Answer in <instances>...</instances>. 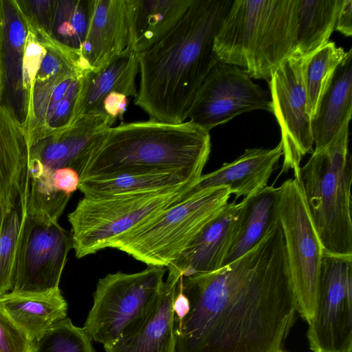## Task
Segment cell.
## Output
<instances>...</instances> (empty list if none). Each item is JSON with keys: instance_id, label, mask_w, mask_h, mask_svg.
I'll use <instances>...</instances> for the list:
<instances>
[{"instance_id": "34", "label": "cell", "mask_w": 352, "mask_h": 352, "mask_svg": "<svg viewBox=\"0 0 352 352\" xmlns=\"http://www.w3.org/2000/svg\"><path fill=\"white\" fill-rule=\"evenodd\" d=\"M128 97L118 92L109 94L103 100L101 111L114 118H122L128 104Z\"/></svg>"}, {"instance_id": "13", "label": "cell", "mask_w": 352, "mask_h": 352, "mask_svg": "<svg viewBox=\"0 0 352 352\" xmlns=\"http://www.w3.org/2000/svg\"><path fill=\"white\" fill-rule=\"evenodd\" d=\"M264 110L272 113L267 91L243 69L218 61L197 90L186 116L210 131L243 113Z\"/></svg>"}, {"instance_id": "4", "label": "cell", "mask_w": 352, "mask_h": 352, "mask_svg": "<svg viewBox=\"0 0 352 352\" xmlns=\"http://www.w3.org/2000/svg\"><path fill=\"white\" fill-rule=\"evenodd\" d=\"M298 0H232L216 34L219 61L269 80L296 47Z\"/></svg>"}, {"instance_id": "30", "label": "cell", "mask_w": 352, "mask_h": 352, "mask_svg": "<svg viewBox=\"0 0 352 352\" xmlns=\"http://www.w3.org/2000/svg\"><path fill=\"white\" fill-rule=\"evenodd\" d=\"M25 201V192H22L15 204L7 211L0 233V296L12 289Z\"/></svg>"}, {"instance_id": "31", "label": "cell", "mask_w": 352, "mask_h": 352, "mask_svg": "<svg viewBox=\"0 0 352 352\" xmlns=\"http://www.w3.org/2000/svg\"><path fill=\"white\" fill-rule=\"evenodd\" d=\"M33 352H96L92 340L83 327L66 317L34 340Z\"/></svg>"}, {"instance_id": "28", "label": "cell", "mask_w": 352, "mask_h": 352, "mask_svg": "<svg viewBox=\"0 0 352 352\" xmlns=\"http://www.w3.org/2000/svg\"><path fill=\"white\" fill-rule=\"evenodd\" d=\"M90 1H56L52 16L50 36L79 58L89 25Z\"/></svg>"}, {"instance_id": "17", "label": "cell", "mask_w": 352, "mask_h": 352, "mask_svg": "<svg viewBox=\"0 0 352 352\" xmlns=\"http://www.w3.org/2000/svg\"><path fill=\"white\" fill-rule=\"evenodd\" d=\"M241 207V201L228 202L178 259L167 267L168 274L186 277L222 267L236 235Z\"/></svg>"}, {"instance_id": "23", "label": "cell", "mask_w": 352, "mask_h": 352, "mask_svg": "<svg viewBox=\"0 0 352 352\" xmlns=\"http://www.w3.org/2000/svg\"><path fill=\"white\" fill-rule=\"evenodd\" d=\"M138 72V54L129 47L104 68L88 72L85 77L75 120L85 114L102 112L104 99L113 92L135 98L138 94L135 79Z\"/></svg>"}, {"instance_id": "32", "label": "cell", "mask_w": 352, "mask_h": 352, "mask_svg": "<svg viewBox=\"0 0 352 352\" xmlns=\"http://www.w3.org/2000/svg\"><path fill=\"white\" fill-rule=\"evenodd\" d=\"M34 342L0 307V351L33 352Z\"/></svg>"}, {"instance_id": "7", "label": "cell", "mask_w": 352, "mask_h": 352, "mask_svg": "<svg viewBox=\"0 0 352 352\" xmlns=\"http://www.w3.org/2000/svg\"><path fill=\"white\" fill-rule=\"evenodd\" d=\"M197 182L147 193L84 197L68 214L76 256L110 248L120 236L180 201Z\"/></svg>"}, {"instance_id": "27", "label": "cell", "mask_w": 352, "mask_h": 352, "mask_svg": "<svg viewBox=\"0 0 352 352\" xmlns=\"http://www.w3.org/2000/svg\"><path fill=\"white\" fill-rule=\"evenodd\" d=\"M340 0H298L294 55L305 58L329 41Z\"/></svg>"}, {"instance_id": "10", "label": "cell", "mask_w": 352, "mask_h": 352, "mask_svg": "<svg viewBox=\"0 0 352 352\" xmlns=\"http://www.w3.org/2000/svg\"><path fill=\"white\" fill-rule=\"evenodd\" d=\"M307 323L312 352L352 351V255L324 251L315 314Z\"/></svg>"}, {"instance_id": "35", "label": "cell", "mask_w": 352, "mask_h": 352, "mask_svg": "<svg viewBox=\"0 0 352 352\" xmlns=\"http://www.w3.org/2000/svg\"><path fill=\"white\" fill-rule=\"evenodd\" d=\"M334 30L349 37L352 35V0H340Z\"/></svg>"}, {"instance_id": "39", "label": "cell", "mask_w": 352, "mask_h": 352, "mask_svg": "<svg viewBox=\"0 0 352 352\" xmlns=\"http://www.w3.org/2000/svg\"><path fill=\"white\" fill-rule=\"evenodd\" d=\"M1 352V351H0Z\"/></svg>"}, {"instance_id": "21", "label": "cell", "mask_w": 352, "mask_h": 352, "mask_svg": "<svg viewBox=\"0 0 352 352\" xmlns=\"http://www.w3.org/2000/svg\"><path fill=\"white\" fill-rule=\"evenodd\" d=\"M192 0H126L129 48L140 54L164 37Z\"/></svg>"}, {"instance_id": "16", "label": "cell", "mask_w": 352, "mask_h": 352, "mask_svg": "<svg viewBox=\"0 0 352 352\" xmlns=\"http://www.w3.org/2000/svg\"><path fill=\"white\" fill-rule=\"evenodd\" d=\"M3 10L4 90L1 104L9 109L28 133L32 104L24 91L23 73L30 22L19 1H3Z\"/></svg>"}, {"instance_id": "29", "label": "cell", "mask_w": 352, "mask_h": 352, "mask_svg": "<svg viewBox=\"0 0 352 352\" xmlns=\"http://www.w3.org/2000/svg\"><path fill=\"white\" fill-rule=\"evenodd\" d=\"M346 52L333 41L304 58L303 78L311 118Z\"/></svg>"}, {"instance_id": "12", "label": "cell", "mask_w": 352, "mask_h": 352, "mask_svg": "<svg viewBox=\"0 0 352 352\" xmlns=\"http://www.w3.org/2000/svg\"><path fill=\"white\" fill-rule=\"evenodd\" d=\"M304 58L292 55L268 80L272 113L280 126L283 162L281 173L292 170L299 181L302 157L313 152L311 118L303 78Z\"/></svg>"}, {"instance_id": "1", "label": "cell", "mask_w": 352, "mask_h": 352, "mask_svg": "<svg viewBox=\"0 0 352 352\" xmlns=\"http://www.w3.org/2000/svg\"><path fill=\"white\" fill-rule=\"evenodd\" d=\"M186 314L174 318L175 352H282L296 311L278 221L239 258L181 277Z\"/></svg>"}, {"instance_id": "15", "label": "cell", "mask_w": 352, "mask_h": 352, "mask_svg": "<svg viewBox=\"0 0 352 352\" xmlns=\"http://www.w3.org/2000/svg\"><path fill=\"white\" fill-rule=\"evenodd\" d=\"M129 45L126 0H91L87 34L80 50L86 71L104 68Z\"/></svg>"}, {"instance_id": "26", "label": "cell", "mask_w": 352, "mask_h": 352, "mask_svg": "<svg viewBox=\"0 0 352 352\" xmlns=\"http://www.w3.org/2000/svg\"><path fill=\"white\" fill-rule=\"evenodd\" d=\"M278 188L273 185L267 186L243 199L236 235L224 265L254 247L278 221Z\"/></svg>"}, {"instance_id": "24", "label": "cell", "mask_w": 352, "mask_h": 352, "mask_svg": "<svg viewBox=\"0 0 352 352\" xmlns=\"http://www.w3.org/2000/svg\"><path fill=\"white\" fill-rule=\"evenodd\" d=\"M201 176L184 170L131 172L80 180L84 197L100 198L160 191L197 182Z\"/></svg>"}, {"instance_id": "25", "label": "cell", "mask_w": 352, "mask_h": 352, "mask_svg": "<svg viewBox=\"0 0 352 352\" xmlns=\"http://www.w3.org/2000/svg\"><path fill=\"white\" fill-rule=\"evenodd\" d=\"M0 307L32 341L67 314V303L60 288L39 294L10 292L0 296Z\"/></svg>"}, {"instance_id": "5", "label": "cell", "mask_w": 352, "mask_h": 352, "mask_svg": "<svg viewBox=\"0 0 352 352\" xmlns=\"http://www.w3.org/2000/svg\"><path fill=\"white\" fill-rule=\"evenodd\" d=\"M346 121L300 167L299 182L324 251L352 255V161Z\"/></svg>"}, {"instance_id": "18", "label": "cell", "mask_w": 352, "mask_h": 352, "mask_svg": "<svg viewBox=\"0 0 352 352\" xmlns=\"http://www.w3.org/2000/svg\"><path fill=\"white\" fill-rule=\"evenodd\" d=\"M181 277L168 274L149 309L105 352H175L173 301Z\"/></svg>"}, {"instance_id": "11", "label": "cell", "mask_w": 352, "mask_h": 352, "mask_svg": "<svg viewBox=\"0 0 352 352\" xmlns=\"http://www.w3.org/2000/svg\"><path fill=\"white\" fill-rule=\"evenodd\" d=\"M71 249V232L58 221L28 214L25 201L11 292L39 294L59 289Z\"/></svg>"}, {"instance_id": "22", "label": "cell", "mask_w": 352, "mask_h": 352, "mask_svg": "<svg viewBox=\"0 0 352 352\" xmlns=\"http://www.w3.org/2000/svg\"><path fill=\"white\" fill-rule=\"evenodd\" d=\"M352 116V49L337 67L311 118L314 150L324 147Z\"/></svg>"}, {"instance_id": "36", "label": "cell", "mask_w": 352, "mask_h": 352, "mask_svg": "<svg viewBox=\"0 0 352 352\" xmlns=\"http://www.w3.org/2000/svg\"><path fill=\"white\" fill-rule=\"evenodd\" d=\"M3 1H0V102H2L4 90V76L3 63Z\"/></svg>"}, {"instance_id": "2", "label": "cell", "mask_w": 352, "mask_h": 352, "mask_svg": "<svg viewBox=\"0 0 352 352\" xmlns=\"http://www.w3.org/2000/svg\"><path fill=\"white\" fill-rule=\"evenodd\" d=\"M232 0H192L160 41L138 54L135 104L157 121L186 122L192 100L219 61L214 41Z\"/></svg>"}, {"instance_id": "33", "label": "cell", "mask_w": 352, "mask_h": 352, "mask_svg": "<svg viewBox=\"0 0 352 352\" xmlns=\"http://www.w3.org/2000/svg\"><path fill=\"white\" fill-rule=\"evenodd\" d=\"M52 179L56 191L69 196L78 189L80 182L78 172L70 168H60L52 170Z\"/></svg>"}, {"instance_id": "3", "label": "cell", "mask_w": 352, "mask_h": 352, "mask_svg": "<svg viewBox=\"0 0 352 352\" xmlns=\"http://www.w3.org/2000/svg\"><path fill=\"white\" fill-rule=\"evenodd\" d=\"M210 150L209 131L190 121L123 122L102 133L80 177L160 170L201 176Z\"/></svg>"}, {"instance_id": "14", "label": "cell", "mask_w": 352, "mask_h": 352, "mask_svg": "<svg viewBox=\"0 0 352 352\" xmlns=\"http://www.w3.org/2000/svg\"><path fill=\"white\" fill-rule=\"evenodd\" d=\"M116 120L104 112L82 115L69 127L32 143L28 158L36 159L52 170L70 168L80 175L102 133Z\"/></svg>"}, {"instance_id": "37", "label": "cell", "mask_w": 352, "mask_h": 352, "mask_svg": "<svg viewBox=\"0 0 352 352\" xmlns=\"http://www.w3.org/2000/svg\"><path fill=\"white\" fill-rule=\"evenodd\" d=\"M8 210L6 208V206L3 204L1 199H0V233L1 232L5 217Z\"/></svg>"}, {"instance_id": "8", "label": "cell", "mask_w": 352, "mask_h": 352, "mask_svg": "<svg viewBox=\"0 0 352 352\" xmlns=\"http://www.w3.org/2000/svg\"><path fill=\"white\" fill-rule=\"evenodd\" d=\"M167 268L148 266L135 273L118 272L98 280L83 328L92 341L109 346L149 309L164 284Z\"/></svg>"}, {"instance_id": "6", "label": "cell", "mask_w": 352, "mask_h": 352, "mask_svg": "<svg viewBox=\"0 0 352 352\" xmlns=\"http://www.w3.org/2000/svg\"><path fill=\"white\" fill-rule=\"evenodd\" d=\"M195 185L180 201L120 236L110 248L147 266L167 268L224 209L231 195L227 186L198 189Z\"/></svg>"}, {"instance_id": "9", "label": "cell", "mask_w": 352, "mask_h": 352, "mask_svg": "<svg viewBox=\"0 0 352 352\" xmlns=\"http://www.w3.org/2000/svg\"><path fill=\"white\" fill-rule=\"evenodd\" d=\"M278 188V214L295 296L296 311L307 322L314 316L324 248L313 224L300 182Z\"/></svg>"}, {"instance_id": "20", "label": "cell", "mask_w": 352, "mask_h": 352, "mask_svg": "<svg viewBox=\"0 0 352 352\" xmlns=\"http://www.w3.org/2000/svg\"><path fill=\"white\" fill-rule=\"evenodd\" d=\"M28 155L25 129L0 102V199L8 210L25 188Z\"/></svg>"}, {"instance_id": "19", "label": "cell", "mask_w": 352, "mask_h": 352, "mask_svg": "<svg viewBox=\"0 0 352 352\" xmlns=\"http://www.w3.org/2000/svg\"><path fill=\"white\" fill-rule=\"evenodd\" d=\"M282 156L280 141L272 148H247L232 162L202 175L195 186L198 189L227 186L236 199L248 197L267 186L275 166Z\"/></svg>"}, {"instance_id": "38", "label": "cell", "mask_w": 352, "mask_h": 352, "mask_svg": "<svg viewBox=\"0 0 352 352\" xmlns=\"http://www.w3.org/2000/svg\"><path fill=\"white\" fill-rule=\"evenodd\" d=\"M282 352H285V351H283Z\"/></svg>"}]
</instances>
